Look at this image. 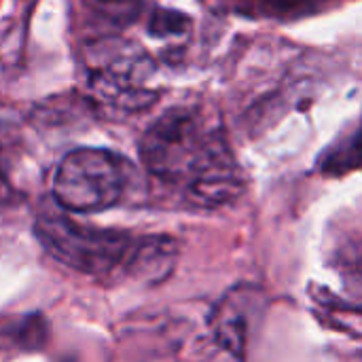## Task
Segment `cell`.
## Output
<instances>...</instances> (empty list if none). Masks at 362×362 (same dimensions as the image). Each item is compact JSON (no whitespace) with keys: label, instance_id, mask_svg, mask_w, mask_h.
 <instances>
[{"label":"cell","instance_id":"obj_9","mask_svg":"<svg viewBox=\"0 0 362 362\" xmlns=\"http://www.w3.org/2000/svg\"><path fill=\"white\" fill-rule=\"evenodd\" d=\"M95 11L115 21H129L132 17H136L138 6L136 4H95Z\"/></svg>","mask_w":362,"mask_h":362},{"label":"cell","instance_id":"obj_8","mask_svg":"<svg viewBox=\"0 0 362 362\" xmlns=\"http://www.w3.org/2000/svg\"><path fill=\"white\" fill-rule=\"evenodd\" d=\"M191 25V19L185 13L170 11V8H157L148 21V30L153 36H178L185 34Z\"/></svg>","mask_w":362,"mask_h":362},{"label":"cell","instance_id":"obj_2","mask_svg":"<svg viewBox=\"0 0 362 362\" xmlns=\"http://www.w3.org/2000/svg\"><path fill=\"white\" fill-rule=\"evenodd\" d=\"M218 136L221 132L210 127L195 110L172 108L146 129L140 157L157 178L187 185Z\"/></svg>","mask_w":362,"mask_h":362},{"label":"cell","instance_id":"obj_3","mask_svg":"<svg viewBox=\"0 0 362 362\" xmlns=\"http://www.w3.org/2000/svg\"><path fill=\"white\" fill-rule=\"evenodd\" d=\"M127 165L121 157L102 148H76L68 153L53 176V197L76 214L112 208L125 193Z\"/></svg>","mask_w":362,"mask_h":362},{"label":"cell","instance_id":"obj_10","mask_svg":"<svg viewBox=\"0 0 362 362\" xmlns=\"http://www.w3.org/2000/svg\"><path fill=\"white\" fill-rule=\"evenodd\" d=\"M13 197V191H11V185L6 182V178L0 174V204L2 202H8Z\"/></svg>","mask_w":362,"mask_h":362},{"label":"cell","instance_id":"obj_6","mask_svg":"<svg viewBox=\"0 0 362 362\" xmlns=\"http://www.w3.org/2000/svg\"><path fill=\"white\" fill-rule=\"evenodd\" d=\"M362 168V123L356 132H352L348 138L339 140L335 146H331L322 161L320 170L327 176H344L350 172H356Z\"/></svg>","mask_w":362,"mask_h":362},{"label":"cell","instance_id":"obj_5","mask_svg":"<svg viewBox=\"0 0 362 362\" xmlns=\"http://www.w3.org/2000/svg\"><path fill=\"white\" fill-rule=\"evenodd\" d=\"M246 299L248 293H240V301H235V295L227 297L225 303L218 305L214 316L216 344L238 361L244 354L246 333H248V308H244Z\"/></svg>","mask_w":362,"mask_h":362},{"label":"cell","instance_id":"obj_7","mask_svg":"<svg viewBox=\"0 0 362 362\" xmlns=\"http://www.w3.org/2000/svg\"><path fill=\"white\" fill-rule=\"evenodd\" d=\"M47 341V322L40 316H28L0 329V350H38Z\"/></svg>","mask_w":362,"mask_h":362},{"label":"cell","instance_id":"obj_1","mask_svg":"<svg viewBox=\"0 0 362 362\" xmlns=\"http://www.w3.org/2000/svg\"><path fill=\"white\" fill-rule=\"evenodd\" d=\"M36 238L53 259L81 274L134 276L140 238L81 225L57 214L36 221Z\"/></svg>","mask_w":362,"mask_h":362},{"label":"cell","instance_id":"obj_4","mask_svg":"<svg viewBox=\"0 0 362 362\" xmlns=\"http://www.w3.org/2000/svg\"><path fill=\"white\" fill-rule=\"evenodd\" d=\"M242 189L244 178L225 136L221 134L185 185V191L189 199L197 206L221 208L233 202L242 193Z\"/></svg>","mask_w":362,"mask_h":362}]
</instances>
